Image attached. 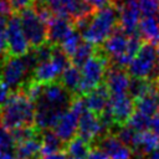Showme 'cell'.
Returning a JSON list of instances; mask_svg holds the SVG:
<instances>
[{
	"label": "cell",
	"mask_w": 159,
	"mask_h": 159,
	"mask_svg": "<svg viewBox=\"0 0 159 159\" xmlns=\"http://www.w3.org/2000/svg\"><path fill=\"white\" fill-rule=\"evenodd\" d=\"M34 113V102L24 92H14L7 102L0 107V123L7 130L32 125Z\"/></svg>",
	"instance_id": "obj_1"
},
{
	"label": "cell",
	"mask_w": 159,
	"mask_h": 159,
	"mask_svg": "<svg viewBox=\"0 0 159 159\" xmlns=\"http://www.w3.org/2000/svg\"><path fill=\"white\" fill-rule=\"evenodd\" d=\"M118 5L113 2L96 10L91 16L87 27L81 32L83 40L93 45H102L103 41L118 26Z\"/></svg>",
	"instance_id": "obj_2"
},
{
	"label": "cell",
	"mask_w": 159,
	"mask_h": 159,
	"mask_svg": "<svg viewBox=\"0 0 159 159\" xmlns=\"http://www.w3.org/2000/svg\"><path fill=\"white\" fill-rule=\"evenodd\" d=\"M108 66V56L103 52V50H96L93 55L80 67L81 70V82L78 87V92L81 94H86L91 89L99 86L104 78L106 71Z\"/></svg>",
	"instance_id": "obj_3"
},
{
	"label": "cell",
	"mask_w": 159,
	"mask_h": 159,
	"mask_svg": "<svg viewBox=\"0 0 159 159\" xmlns=\"http://www.w3.org/2000/svg\"><path fill=\"white\" fill-rule=\"evenodd\" d=\"M159 68V58L154 43H142L134 57L128 65V72L132 77L150 80L157 77Z\"/></svg>",
	"instance_id": "obj_4"
},
{
	"label": "cell",
	"mask_w": 159,
	"mask_h": 159,
	"mask_svg": "<svg viewBox=\"0 0 159 159\" xmlns=\"http://www.w3.org/2000/svg\"><path fill=\"white\" fill-rule=\"evenodd\" d=\"M70 65L68 56L61 50L58 45L52 46V53L48 60L37 62L34 68V81L39 83H50L56 81L60 77L61 72L65 70L66 66Z\"/></svg>",
	"instance_id": "obj_5"
},
{
	"label": "cell",
	"mask_w": 159,
	"mask_h": 159,
	"mask_svg": "<svg viewBox=\"0 0 159 159\" xmlns=\"http://www.w3.org/2000/svg\"><path fill=\"white\" fill-rule=\"evenodd\" d=\"M31 68L27 66L22 56H9L2 58L0 68V81L9 86L12 91L20 89L25 84V77Z\"/></svg>",
	"instance_id": "obj_6"
},
{
	"label": "cell",
	"mask_w": 159,
	"mask_h": 159,
	"mask_svg": "<svg viewBox=\"0 0 159 159\" xmlns=\"http://www.w3.org/2000/svg\"><path fill=\"white\" fill-rule=\"evenodd\" d=\"M19 12H20L19 17H20L21 27L30 46L37 47L45 43L47 41V26L41 20V17L35 11V9L30 6Z\"/></svg>",
	"instance_id": "obj_7"
},
{
	"label": "cell",
	"mask_w": 159,
	"mask_h": 159,
	"mask_svg": "<svg viewBox=\"0 0 159 159\" xmlns=\"http://www.w3.org/2000/svg\"><path fill=\"white\" fill-rule=\"evenodd\" d=\"M5 34L9 56H22L29 51L30 43L22 31L19 15H11V17L7 20Z\"/></svg>",
	"instance_id": "obj_8"
},
{
	"label": "cell",
	"mask_w": 159,
	"mask_h": 159,
	"mask_svg": "<svg viewBox=\"0 0 159 159\" xmlns=\"http://www.w3.org/2000/svg\"><path fill=\"white\" fill-rule=\"evenodd\" d=\"M70 91L62 86L61 82H50L42 86L40 97L36 101H40L52 108H56L61 112H65L71 104ZM35 101V102H36ZM34 102V103H35Z\"/></svg>",
	"instance_id": "obj_9"
},
{
	"label": "cell",
	"mask_w": 159,
	"mask_h": 159,
	"mask_svg": "<svg viewBox=\"0 0 159 159\" xmlns=\"http://www.w3.org/2000/svg\"><path fill=\"white\" fill-rule=\"evenodd\" d=\"M108 111L112 114L114 124H124L134 112V99L127 93L109 94Z\"/></svg>",
	"instance_id": "obj_10"
},
{
	"label": "cell",
	"mask_w": 159,
	"mask_h": 159,
	"mask_svg": "<svg viewBox=\"0 0 159 159\" xmlns=\"http://www.w3.org/2000/svg\"><path fill=\"white\" fill-rule=\"evenodd\" d=\"M118 26L127 34L130 35L138 31V24L140 20V10L137 0H123L118 5Z\"/></svg>",
	"instance_id": "obj_11"
},
{
	"label": "cell",
	"mask_w": 159,
	"mask_h": 159,
	"mask_svg": "<svg viewBox=\"0 0 159 159\" xmlns=\"http://www.w3.org/2000/svg\"><path fill=\"white\" fill-rule=\"evenodd\" d=\"M104 129L106 128H104L99 116H97L96 113H93L86 108L80 114L77 132H78V137H81L86 142L94 140L103 133Z\"/></svg>",
	"instance_id": "obj_12"
},
{
	"label": "cell",
	"mask_w": 159,
	"mask_h": 159,
	"mask_svg": "<svg viewBox=\"0 0 159 159\" xmlns=\"http://www.w3.org/2000/svg\"><path fill=\"white\" fill-rule=\"evenodd\" d=\"M78 118L80 114L71 107H68V111L66 109L61 114V117L53 127V132L62 142H68L76 135L78 128Z\"/></svg>",
	"instance_id": "obj_13"
},
{
	"label": "cell",
	"mask_w": 159,
	"mask_h": 159,
	"mask_svg": "<svg viewBox=\"0 0 159 159\" xmlns=\"http://www.w3.org/2000/svg\"><path fill=\"white\" fill-rule=\"evenodd\" d=\"M106 87L109 92V94H117V93H127L130 83L129 73H127L123 67L120 66H113L109 70L106 71Z\"/></svg>",
	"instance_id": "obj_14"
},
{
	"label": "cell",
	"mask_w": 159,
	"mask_h": 159,
	"mask_svg": "<svg viewBox=\"0 0 159 159\" xmlns=\"http://www.w3.org/2000/svg\"><path fill=\"white\" fill-rule=\"evenodd\" d=\"M99 149H102L109 159H130L132 149L122 143L117 135L108 134L99 140Z\"/></svg>",
	"instance_id": "obj_15"
},
{
	"label": "cell",
	"mask_w": 159,
	"mask_h": 159,
	"mask_svg": "<svg viewBox=\"0 0 159 159\" xmlns=\"http://www.w3.org/2000/svg\"><path fill=\"white\" fill-rule=\"evenodd\" d=\"M46 26H47V41L52 45H60V42L73 29V22L70 19L55 15Z\"/></svg>",
	"instance_id": "obj_16"
},
{
	"label": "cell",
	"mask_w": 159,
	"mask_h": 159,
	"mask_svg": "<svg viewBox=\"0 0 159 159\" xmlns=\"http://www.w3.org/2000/svg\"><path fill=\"white\" fill-rule=\"evenodd\" d=\"M83 99H84L86 108L88 111L96 113L97 116H99L108 107L109 92H108V89H107L106 86L99 84L96 88H93L89 92H87L86 93V97Z\"/></svg>",
	"instance_id": "obj_17"
},
{
	"label": "cell",
	"mask_w": 159,
	"mask_h": 159,
	"mask_svg": "<svg viewBox=\"0 0 159 159\" xmlns=\"http://www.w3.org/2000/svg\"><path fill=\"white\" fill-rule=\"evenodd\" d=\"M159 148V137L153 130H138L132 150H135L139 154H149L150 152Z\"/></svg>",
	"instance_id": "obj_18"
},
{
	"label": "cell",
	"mask_w": 159,
	"mask_h": 159,
	"mask_svg": "<svg viewBox=\"0 0 159 159\" xmlns=\"http://www.w3.org/2000/svg\"><path fill=\"white\" fill-rule=\"evenodd\" d=\"M138 32L142 39L147 40L148 42L157 43L159 37V19H157L155 15L143 16L138 24Z\"/></svg>",
	"instance_id": "obj_19"
},
{
	"label": "cell",
	"mask_w": 159,
	"mask_h": 159,
	"mask_svg": "<svg viewBox=\"0 0 159 159\" xmlns=\"http://www.w3.org/2000/svg\"><path fill=\"white\" fill-rule=\"evenodd\" d=\"M40 149H41V139L37 135L19 142L14 147L15 157L17 159H27V158L37 157Z\"/></svg>",
	"instance_id": "obj_20"
},
{
	"label": "cell",
	"mask_w": 159,
	"mask_h": 159,
	"mask_svg": "<svg viewBox=\"0 0 159 159\" xmlns=\"http://www.w3.org/2000/svg\"><path fill=\"white\" fill-rule=\"evenodd\" d=\"M60 82L65 88H67L70 92L78 91L80 82H81V70L78 66L70 63L65 67V70L60 75Z\"/></svg>",
	"instance_id": "obj_21"
},
{
	"label": "cell",
	"mask_w": 159,
	"mask_h": 159,
	"mask_svg": "<svg viewBox=\"0 0 159 159\" xmlns=\"http://www.w3.org/2000/svg\"><path fill=\"white\" fill-rule=\"evenodd\" d=\"M62 140L57 137V134L53 130L50 129H45V133L41 137V149L40 153L42 155L53 153V152H58L62 148Z\"/></svg>",
	"instance_id": "obj_22"
},
{
	"label": "cell",
	"mask_w": 159,
	"mask_h": 159,
	"mask_svg": "<svg viewBox=\"0 0 159 159\" xmlns=\"http://www.w3.org/2000/svg\"><path fill=\"white\" fill-rule=\"evenodd\" d=\"M134 108L135 111L144 113L149 117L154 116L158 111V106H157V99H155V92H150L147 93L137 99H134Z\"/></svg>",
	"instance_id": "obj_23"
},
{
	"label": "cell",
	"mask_w": 159,
	"mask_h": 159,
	"mask_svg": "<svg viewBox=\"0 0 159 159\" xmlns=\"http://www.w3.org/2000/svg\"><path fill=\"white\" fill-rule=\"evenodd\" d=\"M88 152H89L88 142H86V140L82 139L81 137H73L71 140H68L67 155H68L70 158L86 159Z\"/></svg>",
	"instance_id": "obj_24"
},
{
	"label": "cell",
	"mask_w": 159,
	"mask_h": 159,
	"mask_svg": "<svg viewBox=\"0 0 159 159\" xmlns=\"http://www.w3.org/2000/svg\"><path fill=\"white\" fill-rule=\"evenodd\" d=\"M128 92L130 93L132 98L137 99V98H139V97H142V96H144V94H147V93L155 92V91H154L153 83H152L149 80L133 77V80H130Z\"/></svg>",
	"instance_id": "obj_25"
},
{
	"label": "cell",
	"mask_w": 159,
	"mask_h": 159,
	"mask_svg": "<svg viewBox=\"0 0 159 159\" xmlns=\"http://www.w3.org/2000/svg\"><path fill=\"white\" fill-rule=\"evenodd\" d=\"M94 47L93 43L88 42V41H81V43L78 45V47L76 48V51L73 52V55L71 56V63L81 67L94 52Z\"/></svg>",
	"instance_id": "obj_26"
},
{
	"label": "cell",
	"mask_w": 159,
	"mask_h": 159,
	"mask_svg": "<svg viewBox=\"0 0 159 159\" xmlns=\"http://www.w3.org/2000/svg\"><path fill=\"white\" fill-rule=\"evenodd\" d=\"M81 41H82V35H81V32L73 27V29L71 30V32L60 42L58 46L61 47V50H62L68 57H71V56L73 55V52L76 51V48L78 47V45L81 43Z\"/></svg>",
	"instance_id": "obj_27"
},
{
	"label": "cell",
	"mask_w": 159,
	"mask_h": 159,
	"mask_svg": "<svg viewBox=\"0 0 159 159\" xmlns=\"http://www.w3.org/2000/svg\"><path fill=\"white\" fill-rule=\"evenodd\" d=\"M150 118L152 117L135 111V112H133L130 114V117L128 118L127 122H128V125L132 127L134 130H144V129H148L149 128Z\"/></svg>",
	"instance_id": "obj_28"
},
{
	"label": "cell",
	"mask_w": 159,
	"mask_h": 159,
	"mask_svg": "<svg viewBox=\"0 0 159 159\" xmlns=\"http://www.w3.org/2000/svg\"><path fill=\"white\" fill-rule=\"evenodd\" d=\"M137 132L138 130H134L132 127H129L128 124L127 125H124V124H120L119 125V129H118V132H117V137H118V139L122 142V143H124L125 145H128L130 149H132V147H133V144H134V139H135V135H137Z\"/></svg>",
	"instance_id": "obj_29"
},
{
	"label": "cell",
	"mask_w": 159,
	"mask_h": 159,
	"mask_svg": "<svg viewBox=\"0 0 159 159\" xmlns=\"http://www.w3.org/2000/svg\"><path fill=\"white\" fill-rule=\"evenodd\" d=\"M14 147H15V142L12 139L10 130H7L2 125H0V154L11 153Z\"/></svg>",
	"instance_id": "obj_30"
},
{
	"label": "cell",
	"mask_w": 159,
	"mask_h": 159,
	"mask_svg": "<svg viewBox=\"0 0 159 159\" xmlns=\"http://www.w3.org/2000/svg\"><path fill=\"white\" fill-rule=\"evenodd\" d=\"M137 4L143 16L157 15L159 12V0H137Z\"/></svg>",
	"instance_id": "obj_31"
},
{
	"label": "cell",
	"mask_w": 159,
	"mask_h": 159,
	"mask_svg": "<svg viewBox=\"0 0 159 159\" xmlns=\"http://www.w3.org/2000/svg\"><path fill=\"white\" fill-rule=\"evenodd\" d=\"M12 11H21L26 7H30L34 5L35 0H9Z\"/></svg>",
	"instance_id": "obj_32"
},
{
	"label": "cell",
	"mask_w": 159,
	"mask_h": 159,
	"mask_svg": "<svg viewBox=\"0 0 159 159\" xmlns=\"http://www.w3.org/2000/svg\"><path fill=\"white\" fill-rule=\"evenodd\" d=\"M12 93H14L12 89L9 86H6L2 81H0V107L7 102V99L11 97Z\"/></svg>",
	"instance_id": "obj_33"
},
{
	"label": "cell",
	"mask_w": 159,
	"mask_h": 159,
	"mask_svg": "<svg viewBox=\"0 0 159 159\" xmlns=\"http://www.w3.org/2000/svg\"><path fill=\"white\" fill-rule=\"evenodd\" d=\"M87 5H89L94 11L99 10L104 6H107L108 4H111V0H83Z\"/></svg>",
	"instance_id": "obj_34"
},
{
	"label": "cell",
	"mask_w": 159,
	"mask_h": 159,
	"mask_svg": "<svg viewBox=\"0 0 159 159\" xmlns=\"http://www.w3.org/2000/svg\"><path fill=\"white\" fill-rule=\"evenodd\" d=\"M7 55V41L5 30L0 31V58H4Z\"/></svg>",
	"instance_id": "obj_35"
},
{
	"label": "cell",
	"mask_w": 159,
	"mask_h": 159,
	"mask_svg": "<svg viewBox=\"0 0 159 159\" xmlns=\"http://www.w3.org/2000/svg\"><path fill=\"white\" fill-rule=\"evenodd\" d=\"M86 159H109L108 155L102 150V149H92L88 152Z\"/></svg>",
	"instance_id": "obj_36"
},
{
	"label": "cell",
	"mask_w": 159,
	"mask_h": 159,
	"mask_svg": "<svg viewBox=\"0 0 159 159\" xmlns=\"http://www.w3.org/2000/svg\"><path fill=\"white\" fill-rule=\"evenodd\" d=\"M0 14L5 15V16L12 14V9H11L9 0H0Z\"/></svg>",
	"instance_id": "obj_37"
},
{
	"label": "cell",
	"mask_w": 159,
	"mask_h": 159,
	"mask_svg": "<svg viewBox=\"0 0 159 159\" xmlns=\"http://www.w3.org/2000/svg\"><path fill=\"white\" fill-rule=\"evenodd\" d=\"M149 128H150V129L159 137V113H155L154 116H152Z\"/></svg>",
	"instance_id": "obj_38"
},
{
	"label": "cell",
	"mask_w": 159,
	"mask_h": 159,
	"mask_svg": "<svg viewBox=\"0 0 159 159\" xmlns=\"http://www.w3.org/2000/svg\"><path fill=\"white\" fill-rule=\"evenodd\" d=\"M42 159H68V155L63 152H53V153H50V154H46L43 155Z\"/></svg>",
	"instance_id": "obj_39"
},
{
	"label": "cell",
	"mask_w": 159,
	"mask_h": 159,
	"mask_svg": "<svg viewBox=\"0 0 159 159\" xmlns=\"http://www.w3.org/2000/svg\"><path fill=\"white\" fill-rule=\"evenodd\" d=\"M145 159H159V148H157L155 150H153L149 154H147Z\"/></svg>",
	"instance_id": "obj_40"
},
{
	"label": "cell",
	"mask_w": 159,
	"mask_h": 159,
	"mask_svg": "<svg viewBox=\"0 0 159 159\" xmlns=\"http://www.w3.org/2000/svg\"><path fill=\"white\" fill-rule=\"evenodd\" d=\"M6 24H7V19H6V16L0 14V31H1V30H5Z\"/></svg>",
	"instance_id": "obj_41"
},
{
	"label": "cell",
	"mask_w": 159,
	"mask_h": 159,
	"mask_svg": "<svg viewBox=\"0 0 159 159\" xmlns=\"http://www.w3.org/2000/svg\"><path fill=\"white\" fill-rule=\"evenodd\" d=\"M0 159H17L15 155H12L11 153H2L0 154Z\"/></svg>",
	"instance_id": "obj_42"
},
{
	"label": "cell",
	"mask_w": 159,
	"mask_h": 159,
	"mask_svg": "<svg viewBox=\"0 0 159 159\" xmlns=\"http://www.w3.org/2000/svg\"><path fill=\"white\" fill-rule=\"evenodd\" d=\"M155 99H157V106H158V109H159V91L155 93Z\"/></svg>",
	"instance_id": "obj_43"
},
{
	"label": "cell",
	"mask_w": 159,
	"mask_h": 159,
	"mask_svg": "<svg viewBox=\"0 0 159 159\" xmlns=\"http://www.w3.org/2000/svg\"><path fill=\"white\" fill-rule=\"evenodd\" d=\"M111 2H113V4H116V5H119L120 2H123V0H111Z\"/></svg>",
	"instance_id": "obj_44"
},
{
	"label": "cell",
	"mask_w": 159,
	"mask_h": 159,
	"mask_svg": "<svg viewBox=\"0 0 159 159\" xmlns=\"http://www.w3.org/2000/svg\"><path fill=\"white\" fill-rule=\"evenodd\" d=\"M48 0H35V2H39V4H46Z\"/></svg>",
	"instance_id": "obj_45"
},
{
	"label": "cell",
	"mask_w": 159,
	"mask_h": 159,
	"mask_svg": "<svg viewBox=\"0 0 159 159\" xmlns=\"http://www.w3.org/2000/svg\"><path fill=\"white\" fill-rule=\"evenodd\" d=\"M157 43H158V47H157V53H158V58H159V37H158V41H157Z\"/></svg>",
	"instance_id": "obj_46"
},
{
	"label": "cell",
	"mask_w": 159,
	"mask_h": 159,
	"mask_svg": "<svg viewBox=\"0 0 159 159\" xmlns=\"http://www.w3.org/2000/svg\"><path fill=\"white\" fill-rule=\"evenodd\" d=\"M27 159H39L37 157H32V158H27Z\"/></svg>",
	"instance_id": "obj_47"
},
{
	"label": "cell",
	"mask_w": 159,
	"mask_h": 159,
	"mask_svg": "<svg viewBox=\"0 0 159 159\" xmlns=\"http://www.w3.org/2000/svg\"><path fill=\"white\" fill-rule=\"evenodd\" d=\"M157 80H158V86H159V75H158V78Z\"/></svg>",
	"instance_id": "obj_48"
},
{
	"label": "cell",
	"mask_w": 159,
	"mask_h": 159,
	"mask_svg": "<svg viewBox=\"0 0 159 159\" xmlns=\"http://www.w3.org/2000/svg\"><path fill=\"white\" fill-rule=\"evenodd\" d=\"M68 159H76V158H70V157H68Z\"/></svg>",
	"instance_id": "obj_49"
}]
</instances>
